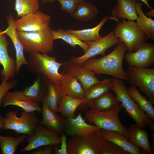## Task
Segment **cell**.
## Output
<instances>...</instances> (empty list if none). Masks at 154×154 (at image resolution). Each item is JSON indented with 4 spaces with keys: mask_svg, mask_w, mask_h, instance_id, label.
Masks as SVG:
<instances>
[{
    "mask_svg": "<svg viewBox=\"0 0 154 154\" xmlns=\"http://www.w3.org/2000/svg\"><path fill=\"white\" fill-rule=\"evenodd\" d=\"M3 106L13 105L22 108L28 112H42L39 104L35 102L27 97L23 91H7L2 101Z\"/></svg>",
    "mask_w": 154,
    "mask_h": 154,
    "instance_id": "e0dca14e",
    "label": "cell"
},
{
    "mask_svg": "<svg viewBox=\"0 0 154 154\" xmlns=\"http://www.w3.org/2000/svg\"><path fill=\"white\" fill-rule=\"evenodd\" d=\"M54 145L45 146L43 149H39L36 151H33L31 154H51L53 151Z\"/></svg>",
    "mask_w": 154,
    "mask_h": 154,
    "instance_id": "ab89813d",
    "label": "cell"
},
{
    "mask_svg": "<svg viewBox=\"0 0 154 154\" xmlns=\"http://www.w3.org/2000/svg\"><path fill=\"white\" fill-rule=\"evenodd\" d=\"M8 27L5 30L2 31L3 33L8 36L13 42L16 50L17 74L19 72L21 66L23 64L28 65L27 60L24 54V50L19 40L15 25V18L10 13L7 17Z\"/></svg>",
    "mask_w": 154,
    "mask_h": 154,
    "instance_id": "ac0fdd59",
    "label": "cell"
},
{
    "mask_svg": "<svg viewBox=\"0 0 154 154\" xmlns=\"http://www.w3.org/2000/svg\"><path fill=\"white\" fill-rule=\"evenodd\" d=\"M41 102L42 118L40 123L49 130L60 136L64 133L65 118L61 115L54 113L44 100Z\"/></svg>",
    "mask_w": 154,
    "mask_h": 154,
    "instance_id": "5bb4252c",
    "label": "cell"
},
{
    "mask_svg": "<svg viewBox=\"0 0 154 154\" xmlns=\"http://www.w3.org/2000/svg\"><path fill=\"white\" fill-rule=\"evenodd\" d=\"M50 16L39 10L21 17L15 22L17 31L31 32L48 29Z\"/></svg>",
    "mask_w": 154,
    "mask_h": 154,
    "instance_id": "8fae6325",
    "label": "cell"
},
{
    "mask_svg": "<svg viewBox=\"0 0 154 154\" xmlns=\"http://www.w3.org/2000/svg\"><path fill=\"white\" fill-rule=\"evenodd\" d=\"M104 141L100 131L72 136L67 142L68 154H100Z\"/></svg>",
    "mask_w": 154,
    "mask_h": 154,
    "instance_id": "52a82bcc",
    "label": "cell"
},
{
    "mask_svg": "<svg viewBox=\"0 0 154 154\" xmlns=\"http://www.w3.org/2000/svg\"><path fill=\"white\" fill-rule=\"evenodd\" d=\"M16 111H11L6 113L3 118L2 129L14 130L17 134L29 136L32 135L35 127L40 123L38 117L34 112L24 111L19 117Z\"/></svg>",
    "mask_w": 154,
    "mask_h": 154,
    "instance_id": "ba28073f",
    "label": "cell"
},
{
    "mask_svg": "<svg viewBox=\"0 0 154 154\" xmlns=\"http://www.w3.org/2000/svg\"><path fill=\"white\" fill-rule=\"evenodd\" d=\"M125 58L129 66L150 68L154 64V44L146 42L137 51H129L125 54Z\"/></svg>",
    "mask_w": 154,
    "mask_h": 154,
    "instance_id": "4fadbf2b",
    "label": "cell"
},
{
    "mask_svg": "<svg viewBox=\"0 0 154 154\" xmlns=\"http://www.w3.org/2000/svg\"><path fill=\"white\" fill-rule=\"evenodd\" d=\"M39 0H15V10L18 17L39 10Z\"/></svg>",
    "mask_w": 154,
    "mask_h": 154,
    "instance_id": "e575fe53",
    "label": "cell"
},
{
    "mask_svg": "<svg viewBox=\"0 0 154 154\" xmlns=\"http://www.w3.org/2000/svg\"><path fill=\"white\" fill-rule=\"evenodd\" d=\"M61 74L60 87L64 94L83 99L85 91L78 80L65 70Z\"/></svg>",
    "mask_w": 154,
    "mask_h": 154,
    "instance_id": "cb8c5ba5",
    "label": "cell"
},
{
    "mask_svg": "<svg viewBox=\"0 0 154 154\" xmlns=\"http://www.w3.org/2000/svg\"><path fill=\"white\" fill-rule=\"evenodd\" d=\"M61 143L60 148H58V145H54L53 152L56 154H68L67 135L64 133L60 136Z\"/></svg>",
    "mask_w": 154,
    "mask_h": 154,
    "instance_id": "f35d334b",
    "label": "cell"
},
{
    "mask_svg": "<svg viewBox=\"0 0 154 154\" xmlns=\"http://www.w3.org/2000/svg\"><path fill=\"white\" fill-rule=\"evenodd\" d=\"M100 154H130L116 144L109 141L104 140Z\"/></svg>",
    "mask_w": 154,
    "mask_h": 154,
    "instance_id": "8d00e7d4",
    "label": "cell"
},
{
    "mask_svg": "<svg viewBox=\"0 0 154 154\" xmlns=\"http://www.w3.org/2000/svg\"><path fill=\"white\" fill-rule=\"evenodd\" d=\"M27 137V135H25L16 137L0 135V149L1 154H14L19 145L24 142Z\"/></svg>",
    "mask_w": 154,
    "mask_h": 154,
    "instance_id": "836d02e7",
    "label": "cell"
},
{
    "mask_svg": "<svg viewBox=\"0 0 154 154\" xmlns=\"http://www.w3.org/2000/svg\"><path fill=\"white\" fill-rule=\"evenodd\" d=\"M49 80L42 74H37L33 84L26 87L23 91L24 93L32 100L39 104L46 96Z\"/></svg>",
    "mask_w": 154,
    "mask_h": 154,
    "instance_id": "603a6c76",
    "label": "cell"
},
{
    "mask_svg": "<svg viewBox=\"0 0 154 154\" xmlns=\"http://www.w3.org/2000/svg\"><path fill=\"white\" fill-rule=\"evenodd\" d=\"M119 104L116 98L109 91L96 99L90 102L89 108L100 111H107L114 108Z\"/></svg>",
    "mask_w": 154,
    "mask_h": 154,
    "instance_id": "1f68e13d",
    "label": "cell"
},
{
    "mask_svg": "<svg viewBox=\"0 0 154 154\" xmlns=\"http://www.w3.org/2000/svg\"><path fill=\"white\" fill-rule=\"evenodd\" d=\"M99 12V9L96 5L84 1L78 4L72 16L76 20L88 22L95 18Z\"/></svg>",
    "mask_w": 154,
    "mask_h": 154,
    "instance_id": "f546056e",
    "label": "cell"
},
{
    "mask_svg": "<svg viewBox=\"0 0 154 154\" xmlns=\"http://www.w3.org/2000/svg\"><path fill=\"white\" fill-rule=\"evenodd\" d=\"M8 42L5 34L0 30V64L3 69L0 71L1 79L9 81L12 79L17 73L16 60L10 57L8 54Z\"/></svg>",
    "mask_w": 154,
    "mask_h": 154,
    "instance_id": "2e32d148",
    "label": "cell"
},
{
    "mask_svg": "<svg viewBox=\"0 0 154 154\" xmlns=\"http://www.w3.org/2000/svg\"><path fill=\"white\" fill-rule=\"evenodd\" d=\"M127 128L129 141L143 149L148 153L153 154L148 135L146 130L140 128L135 123L130 125Z\"/></svg>",
    "mask_w": 154,
    "mask_h": 154,
    "instance_id": "d4e9b609",
    "label": "cell"
},
{
    "mask_svg": "<svg viewBox=\"0 0 154 154\" xmlns=\"http://www.w3.org/2000/svg\"><path fill=\"white\" fill-rule=\"evenodd\" d=\"M111 79V90L115 93L116 97L119 102H121L122 107L125 109L128 115L140 128L143 129L149 127L154 131V123L130 96L122 80L113 76Z\"/></svg>",
    "mask_w": 154,
    "mask_h": 154,
    "instance_id": "7a4b0ae2",
    "label": "cell"
},
{
    "mask_svg": "<svg viewBox=\"0 0 154 154\" xmlns=\"http://www.w3.org/2000/svg\"><path fill=\"white\" fill-rule=\"evenodd\" d=\"M31 32L17 31L24 50L29 54L47 53L53 50L54 40L49 29Z\"/></svg>",
    "mask_w": 154,
    "mask_h": 154,
    "instance_id": "5b68a950",
    "label": "cell"
},
{
    "mask_svg": "<svg viewBox=\"0 0 154 154\" xmlns=\"http://www.w3.org/2000/svg\"><path fill=\"white\" fill-rule=\"evenodd\" d=\"M3 117L0 114V130L2 128L3 125Z\"/></svg>",
    "mask_w": 154,
    "mask_h": 154,
    "instance_id": "7bdbcfd3",
    "label": "cell"
},
{
    "mask_svg": "<svg viewBox=\"0 0 154 154\" xmlns=\"http://www.w3.org/2000/svg\"><path fill=\"white\" fill-rule=\"evenodd\" d=\"M28 144L20 151L25 152L39 147L50 145L60 144V137L46 128L40 123L35 129L33 134L27 138Z\"/></svg>",
    "mask_w": 154,
    "mask_h": 154,
    "instance_id": "7c38bea8",
    "label": "cell"
},
{
    "mask_svg": "<svg viewBox=\"0 0 154 154\" xmlns=\"http://www.w3.org/2000/svg\"><path fill=\"white\" fill-rule=\"evenodd\" d=\"M111 17L109 16L104 17L97 25L92 28L80 30L68 29L66 31L77 37L82 41L85 42L95 41L102 37L99 34V31L105 23L111 19Z\"/></svg>",
    "mask_w": 154,
    "mask_h": 154,
    "instance_id": "484cf974",
    "label": "cell"
},
{
    "mask_svg": "<svg viewBox=\"0 0 154 154\" xmlns=\"http://www.w3.org/2000/svg\"><path fill=\"white\" fill-rule=\"evenodd\" d=\"M127 92L131 98L139 106L151 121L154 122V108L153 104L144 96L139 93L136 86L131 85L127 88Z\"/></svg>",
    "mask_w": 154,
    "mask_h": 154,
    "instance_id": "83f0119b",
    "label": "cell"
},
{
    "mask_svg": "<svg viewBox=\"0 0 154 154\" xmlns=\"http://www.w3.org/2000/svg\"><path fill=\"white\" fill-rule=\"evenodd\" d=\"M143 3L137 1L136 12L138 15L136 23L139 29L145 34L147 39L154 40V20L151 17H147L142 9Z\"/></svg>",
    "mask_w": 154,
    "mask_h": 154,
    "instance_id": "4316f807",
    "label": "cell"
},
{
    "mask_svg": "<svg viewBox=\"0 0 154 154\" xmlns=\"http://www.w3.org/2000/svg\"><path fill=\"white\" fill-rule=\"evenodd\" d=\"M126 81L138 87L154 104V68L129 66L125 72Z\"/></svg>",
    "mask_w": 154,
    "mask_h": 154,
    "instance_id": "9c48e42d",
    "label": "cell"
},
{
    "mask_svg": "<svg viewBox=\"0 0 154 154\" xmlns=\"http://www.w3.org/2000/svg\"><path fill=\"white\" fill-rule=\"evenodd\" d=\"M83 100V99L64 95L56 110V112L60 113L65 118H74L76 110Z\"/></svg>",
    "mask_w": 154,
    "mask_h": 154,
    "instance_id": "f1b7e54d",
    "label": "cell"
},
{
    "mask_svg": "<svg viewBox=\"0 0 154 154\" xmlns=\"http://www.w3.org/2000/svg\"><path fill=\"white\" fill-rule=\"evenodd\" d=\"M100 131L103 135L104 140L116 144L130 154H147L143 149L130 143L126 137L119 132L102 129Z\"/></svg>",
    "mask_w": 154,
    "mask_h": 154,
    "instance_id": "7402d4cb",
    "label": "cell"
},
{
    "mask_svg": "<svg viewBox=\"0 0 154 154\" xmlns=\"http://www.w3.org/2000/svg\"><path fill=\"white\" fill-rule=\"evenodd\" d=\"M136 0H117L116 5L111 11V19L119 22L123 19L136 20L138 15L136 9Z\"/></svg>",
    "mask_w": 154,
    "mask_h": 154,
    "instance_id": "ffe728a7",
    "label": "cell"
},
{
    "mask_svg": "<svg viewBox=\"0 0 154 154\" xmlns=\"http://www.w3.org/2000/svg\"><path fill=\"white\" fill-rule=\"evenodd\" d=\"M114 31L116 37L125 44L129 51H137L148 39L134 21L123 19L117 24Z\"/></svg>",
    "mask_w": 154,
    "mask_h": 154,
    "instance_id": "8992f818",
    "label": "cell"
},
{
    "mask_svg": "<svg viewBox=\"0 0 154 154\" xmlns=\"http://www.w3.org/2000/svg\"><path fill=\"white\" fill-rule=\"evenodd\" d=\"M66 126L64 134L71 136L85 135L97 131L95 125L86 123L81 113L74 118H65Z\"/></svg>",
    "mask_w": 154,
    "mask_h": 154,
    "instance_id": "d6986e66",
    "label": "cell"
},
{
    "mask_svg": "<svg viewBox=\"0 0 154 154\" xmlns=\"http://www.w3.org/2000/svg\"><path fill=\"white\" fill-rule=\"evenodd\" d=\"M63 66L65 70L78 80L85 92L91 86L100 81L93 72L69 60L64 62Z\"/></svg>",
    "mask_w": 154,
    "mask_h": 154,
    "instance_id": "9a60e30c",
    "label": "cell"
},
{
    "mask_svg": "<svg viewBox=\"0 0 154 154\" xmlns=\"http://www.w3.org/2000/svg\"><path fill=\"white\" fill-rule=\"evenodd\" d=\"M145 15L147 17H153L154 16V9H151Z\"/></svg>",
    "mask_w": 154,
    "mask_h": 154,
    "instance_id": "60d3db41",
    "label": "cell"
},
{
    "mask_svg": "<svg viewBox=\"0 0 154 154\" xmlns=\"http://www.w3.org/2000/svg\"><path fill=\"white\" fill-rule=\"evenodd\" d=\"M27 60V68L29 72L33 74H42L49 80L60 86L61 75L59 70L64 62H57L55 57L50 56L46 53L29 54Z\"/></svg>",
    "mask_w": 154,
    "mask_h": 154,
    "instance_id": "3957f363",
    "label": "cell"
},
{
    "mask_svg": "<svg viewBox=\"0 0 154 154\" xmlns=\"http://www.w3.org/2000/svg\"><path fill=\"white\" fill-rule=\"evenodd\" d=\"M120 41L116 36L113 31L105 36L95 41L84 42L90 45L88 50L82 56L78 57L72 56L69 60L72 62L82 66L87 60L96 55H105L106 51L109 48L117 45Z\"/></svg>",
    "mask_w": 154,
    "mask_h": 154,
    "instance_id": "30bf717a",
    "label": "cell"
},
{
    "mask_svg": "<svg viewBox=\"0 0 154 154\" xmlns=\"http://www.w3.org/2000/svg\"><path fill=\"white\" fill-rule=\"evenodd\" d=\"M111 85V78L100 81L91 86L85 92L83 101L78 108L80 110L88 109L89 104L110 91Z\"/></svg>",
    "mask_w": 154,
    "mask_h": 154,
    "instance_id": "44dd1931",
    "label": "cell"
},
{
    "mask_svg": "<svg viewBox=\"0 0 154 154\" xmlns=\"http://www.w3.org/2000/svg\"><path fill=\"white\" fill-rule=\"evenodd\" d=\"M49 30L54 40L57 39H61L74 48L78 45L82 49L84 53L88 50L90 47V45L82 42L77 37L66 31L59 28L56 31L50 28Z\"/></svg>",
    "mask_w": 154,
    "mask_h": 154,
    "instance_id": "4dcf8cb0",
    "label": "cell"
},
{
    "mask_svg": "<svg viewBox=\"0 0 154 154\" xmlns=\"http://www.w3.org/2000/svg\"><path fill=\"white\" fill-rule=\"evenodd\" d=\"M122 108L119 104L113 109L107 111L90 109L86 112L84 116L90 123H94L97 131L102 129L116 131L128 139V128L122 125L119 119V113Z\"/></svg>",
    "mask_w": 154,
    "mask_h": 154,
    "instance_id": "277c9868",
    "label": "cell"
},
{
    "mask_svg": "<svg viewBox=\"0 0 154 154\" xmlns=\"http://www.w3.org/2000/svg\"><path fill=\"white\" fill-rule=\"evenodd\" d=\"M143 2L147 7V8L150 10L153 9L152 7L148 3V1L150 0H139Z\"/></svg>",
    "mask_w": 154,
    "mask_h": 154,
    "instance_id": "b9f144b4",
    "label": "cell"
},
{
    "mask_svg": "<svg viewBox=\"0 0 154 154\" xmlns=\"http://www.w3.org/2000/svg\"><path fill=\"white\" fill-rule=\"evenodd\" d=\"M64 95L60 86L49 80L47 92L44 100L54 113H57L56 110Z\"/></svg>",
    "mask_w": 154,
    "mask_h": 154,
    "instance_id": "d6a6232c",
    "label": "cell"
},
{
    "mask_svg": "<svg viewBox=\"0 0 154 154\" xmlns=\"http://www.w3.org/2000/svg\"><path fill=\"white\" fill-rule=\"evenodd\" d=\"M55 1L60 2L62 10L72 16L78 4L84 1L85 0H42V3H44Z\"/></svg>",
    "mask_w": 154,
    "mask_h": 154,
    "instance_id": "d590c367",
    "label": "cell"
},
{
    "mask_svg": "<svg viewBox=\"0 0 154 154\" xmlns=\"http://www.w3.org/2000/svg\"><path fill=\"white\" fill-rule=\"evenodd\" d=\"M2 83L0 84V107L3 99L7 92L9 89L15 87L17 83V81L16 80L9 82L3 79H2Z\"/></svg>",
    "mask_w": 154,
    "mask_h": 154,
    "instance_id": "74e56055",
    "label": "cell"
},
{
    "mask_svg": "<svg viewBox=\"0 0 154 154\" xmlns=\"http://www.w3.org/2000/svg\"><path fill=\"white\" fill-rule=\"evenodd\" d=\"M127 50L125 44L120 41L110 53L99 58H96L95 57L89 58L82 66L95 74L110 75L126 81L122 62L124 54Z\"/></svg>",
    "mask_w": 154,
    "mask_h": 154,
    "instance_id": "6da1fadb",
    "label": "cell"
}]
</instances>
